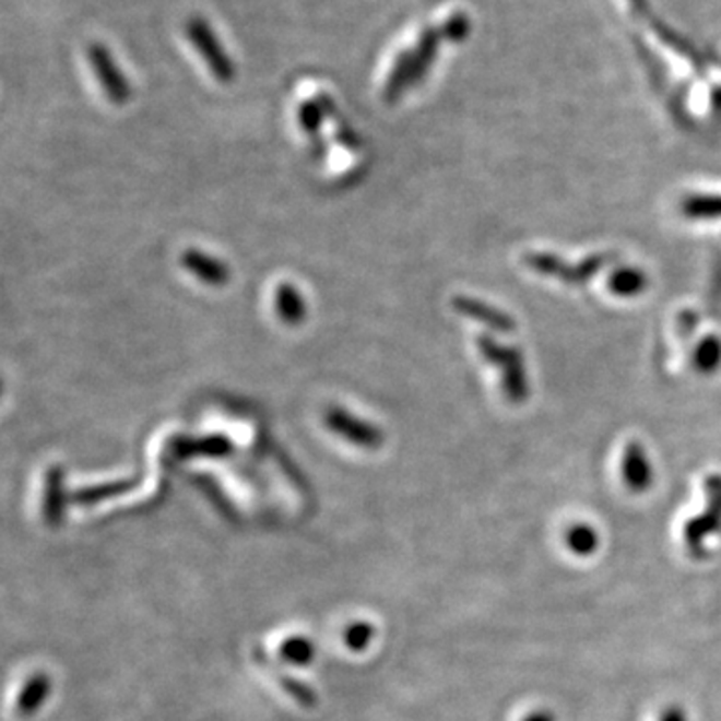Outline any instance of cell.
Returning <instances> with one entry per match:
<instances>
[{"mask_svg": "<svg viewBox=\"0 0 721 721\" xmlns=\"http://www.w3.org/2000/svg\"><path fill=\"white\" fill-rule=\"evenodd\" d=\"M477 347L485 361H489L501 371V385H504L505 395L511 403H523L529 393L528 375H525V365L519 348L507 347L492 336L481 335L477 339Z\"/></svg>", "mask_w": 721, "mask_h": 721, "instance_id": "6da1fadb", "label": "cell"}, {"mask_svg": "<svg viewBox=\"0 0 721 721\" xmlns=\"http://www.w3.org/2000/svg\"><path fill=\"white\" fill-rule=\"evenodd\" d=\"M708 493V507L701 511V516L689 519L684 525L685 552L694 559L708 557L706 541L721 531V477L711 475L704 483Z\"/></svg>", "mask_w": 721, "mask_h": 721, "instance_id": "7a4b0ae2", "label": "cell"}, {"mask_svg": "<svg viewBox=\"0 0 721 721\" xmlns=\"http://www.w3.org/2000/svg\"><path fill=\"white\" fill-rule=\"evenodd\" d=\"M185 35L191 40L192 47L203 57L209 71L213 72L221 84H231L235 81V64L227 55V50L218 43L211 24L201 16H191L185 24Z\"/></svg>", "mask_w": 721, "mask_h": 721, "instance_id": "3957f363", "label": "cell"}, {"mask_svg": "<svg viewBox=\"0 0 721 721\" xmlns=\"http://www.w3.org/2000/svg\"><path fill=\"white\" fill-rule=\"evenodd\" d=\"M86 55H88V62H91L96 79L103 86L108 101L113 105H119V107L125 103H129L132 95L131 84L127 83L125 74L119 71L113 55L108 52V48L101 45V43H91Z\"/></svg>", "mask_w": 721, "mask_h": 721, "instance_id": "277c9868", "label": "cell"}, {"mask_svg": "<svg viewBox=\"0 0 721 721\" xmlns=\"http://www.w3.org/2000/svg\"><path fill=\"white\" fill-rule=\"evenodd\" d=\"M324 425L331 432L341 435L351 444L359 445L365 449H375L383 444V433L367 421H361L341 407H331L324 411Z\"/></svg>", "mask_w": 721, "mask_h": 721, "instance_id": "5b68a950", "label": "cell"}, {"mask_svg": "<svg viewBox=\"0 0 721 721\" xmlns=\"http://www.w3.org/2000/svg\"><path fill=\"white\" fill-rule=\"evenodd\" d=\"M528 263L540 271L543 275H553L564 279L567 283H581L586 281L589 275H593L598 269H601L603 264L607 263L605 257H591L588 261L583 263L576 264V267H569V264L555 259L553 255H531L528 259Z\"/></svg>", "mask_w": 721, "mask_h": 721, "instance_id": "8992f818", "label": "cell"}, {"mask_svg": "<svg viewBox=\"0 0 721 721\" xmlns=\"http://www.w3.org/2000/svg\"><path fill=\"white\" fill-rule=\"evenodd\" d=\"M622 480L627 489L634 493L648 492L653 483V471L641 445L631 441L625 445L622 453Z\"/></svg>", "mask_w": 721, "mask_h": 721, "instance_id": "52a82bcc", "label": "cell"}, {"mask_svg": "<svg viewBox=\"0 0 721 721\" xmlns=\"http://www.w3.org/2000/svg\"><path fill=\"white\" fill-rule=\"evenodd\" d=\"M453 309L459 315L475 319L477 323H483L485 327H489L492 331H497V333H511L516 329L513 319L507 312L495 309L492 305H487V303L480 299H471V297L461 295V297L453 299Z\"/></svg>", "mask_w": 721, "mask_h": 721, "instance_id": "ba28073f", "label": "cell"}, {"mask_svg": "<svg viewBox=\"0 0 721 721\" xmlns=\"http://www.w3.org/2000/svg\"><path fill=\"white\" fill-rule=\"evenodd\" d=\"M180 263L189 273H192L197 279H201L206 285H213V287L227 285L228 279H231V269H228L227 263L218 261V259L206 255V252L197 251V249H187L182 252Z\"/></svg>", "mask_w": 721, "mask_h": 721, "instance_id": "9c48e42d", "label": "cell"}, {"mask_svg": "<svg viewBox=\"0 0 721 721\" xmlns=\"http://www.w3.org/2000/svg\"><path fill=\"white\" fill-rule=\"evenodd\" d=\"M233 441L225 435H209V437H179L170 445V453L175 457H228L233 453Z\"/></svg>", "mask_w": 721, "mask_h": 721, "instance_id": "30bf717a", "label": "cell"}, {"mask_svg": "<svg viewBox=\"0 0 721 721\" xmlns=\"http://www.w3.org/2000/svg\"><path fill=\"white\" fill-rule=\"evenodd\" d=\"M300 131L309 137L311 143V153L317 161H321L327 155V146L321 137V127H323L324 113L317 101H305L300 103L299 113H297Z\"/></svg>", "mask_w": 721, "mask_h": 721, "instance_id": "8fae6325", "label": "cell"}, {"mask_svg": "<svg viewBox=\"0 0 721 721\" xmlns=\"http://www.w3.org/2000/svg\"><path fill=\"white\" fill-rule=\"evenodd\" d=\"M415 84V71H413V52L405 50L397 57L393 69L389 72V79L385 83L383 101L387 105H395L405 95L409 86Z\"/></svg>", "mask_w": 721, "mask_h": 721, "instance_id": "7c38bea8", "label": "cell"}, {"mask_svg": "<svg viewBox=\"0 0 721 721\" xmlns=\"http://www.w3.org/2000/svg\"><path fill=\"white\" fill-rule=\"evenodd\" d=\"M276 315L288 327H297L307 317V305L299 291L291 283H281L275 295Z\"/></svg>", "mask_w": 721, "mask_h": 721, "instance_id": "4fadbf2b", "label": "cell"}, {"mask_svg": "<svg viewBox=\"0 0 721 721\" xmlns=\"http://www.w3.org/2000/svg\"><path fill=\"white\" fill-rule=\"evenodd\" d=\"M441 31L439 28H425L421 33L419 43L413 52V71H415V84H419L427 72L432 71L433 62L437 59L439 45H441Z\"/></svg>", "mask_w": 721, "mask_h": 721, "instance_id": "5bb4252c", "label": "cell"}, {"mask_svg": "<svg viewBox=\"0 0 721 721\" xmlns=\"http://www.w3.org/2000/svg\"><path fill=\"white\" fill-rule=\"evenodd\" d=\"M607 285H610V291L615 295H619V297H636L648 287V276L639 269L625 267V269H617L610 276Z\"/></svg>", "mask_w": 721, "mask_h": 721, "instance_id": "9a60e30c", "label": "cell"}, {"mask_svg": "<svg viewBox=\"0 0 721 721\" xmlns=\"http://www.w3.org/2000/svg\"><path fill=\"white\" fill-rule=\"evenodd\" d=\"M565 545L569 552L588 557L591 553L598 552L600 535L588 523H574L565 531Z\"/></svg>", "mask_w": 721, "mask_h": 721, "instance_id": "2e32d148", "label": "cell"}, {"mask_svg": "<svg viewBox=\"0 0 721 721\" xmlns=\"http://www.w3.org/2000/svg\"><path fill=\"white\" fill-rule=\"evenodd\" d=\"M697 371L711 373L718 369L721 363V341L718 336L709 335L697 345L696 355H694Z\"/></svg>", "mask_w": 721, "mask_h": 721, "instance_id": "e0dca14e", "label": "cell"}, {"mask_svg": "<svg viewBox=\"0 0 721 721\" xmlns=\"http://www.w3.org/2000/svg\"><path fill=\"white\" fill-rule=\"evenodd\" d=\"M131 487L132 483H129V481L107 483V485H98V487H86L83 492L74 495V501H79V504H96V501H103V499H108V497H115V495H120V493L129 492Z\"/></svg>", "mask_w": 721, "mask_h": 721, "instance_id": "ac0fdd59", "label": "cell"}, {"mask_svg": "<svg viewBox=\"0 0 721 721\" xmlns=\"http://www.w3.org/2000/svg\"><path fill=\"white\" fill-rule=\"evenodd\" d=\"M684 213L694 218L721 216V197H689L684 203Z\"/></svg>", "mask_w": 721, "mask_h": 721, "instance_id": "d6986e66", "label": "cell"}, {"mask_svg": "<svg viewBox=\"0 0 721 721\" xmlns=\"http://www.w3.org/2000/svg\"><path fill=\"white\" fill-rule=\"evenodd\" d=\"M439 31H441V36L447 38L449 43H461L471 33V21H469L468 14L457 12L449 21H445L444 26Z\"/></svg>", "mask_w": 721, "mask_h": 721, "instance_id": "ffe728a7", "label": "cell"}, {"mask_svg": "<svg viewBox=\"0 0 721 721\" xmlns=\"http://www.w3.org/2000/svg\"><path fill=\"white\" fill-rule=\"evenodd\" d=\"M60 473L59 468L50 469L47 475V511L50 516H59L60 507Z\"/></svg>", "mask_w": 721, "mask_h": 721, "instance_id": "44dd1931", "label": "cell"}, {"mask_svg": "<svg viewBox=\"0 0 721 721\" xmlns=\"http://www.w3.org/2000/svg\"><path fill=\"white\" fill-rule=\"evenodd\" d=\"M283 655H285V660L295 661V663H309L312 649L307 639H291L283 648Z\"/></svg>", "mask_w": 721, "mask_h": 721, "instance_id": "7402d4cb", "label": "cell"}, {"mask_svg": "<svg viewBox=\"0 0 721 721\" xmlns=\"http://www.w3.org/2000/svg\"><path fill=\"white\" fill-rule=\"evenodd\" d=\"M336 131H335V137L336 141L339 143L343 144L345 149H348V151H359L361 146V141L359 137L355 134V131L348 127L347 122H345V119L341 117V119H336Z\"/></svg>", "mask_w": 721, "mask_h": 721, "instance_id": "603a6c76", "label": "cell"}, {"mask_svg": "<svg viewBox=\"0 0 721 721\" xmlns=\"http://www.w3.org/2000/svg\"><path fill=\"white\" fill-rule=\"evenodd\" d=\"M660 721H687V716H685L684 708L679 706H670L661 713Z\"/></svg>", "mask_w": 721, "mask_h": 721, "instance_id": "cb8c5ba5", "label": "cell"}, {"mask_svg": "<svg viewBox=\"0 0 721 721\" xmlns=\"http://www.w3.org/2000/svg\"><path fill=\"white\" fill-rule=\"evenodd\" d=\"M521 721H555V718H553L552 711H547V709H537V711H531V713H528V716Z\"/></svg>", "mask_w": 721, "mask_h": 721, "instance_id": "d4e9b609", "label": "cell"}, {"mask_svg": "<svg viewBox=\"0 0 721 721\" xmlns=\"http://www.w3.org/2000/svg\"><path fill=\"white\" fill-rule=\"evenodd\" d=\"M634 7H643V0H631Z\"/></svg>", "mask_w": 721, "mask_h": 721, "instance_id": "484cf974", "label": "cell"}]
</instances>
